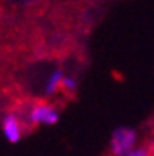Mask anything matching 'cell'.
<instances>
[{"label": "cell", "mask_w": 154, "mask_h": 156, "mask_svg": "<svg viewBox=\"0 0 154 156\" xmlns=\"http://www.w3.org/2000/svg\"><path fill=\"white\" fill-rule=\"evenodd\" d=\"M24 122L28 125H33V127H50V125H55L59 122V109L52 102L40 101L26 109Z\"/></svg>", "instance_id": "obj_1"}, {"label": "cell", "mask_w": 154, "mask_h": 156, "mask_svg": "<svg viewBox=\"0 0 154 156\" xmlns=\"http://www.w3.org/2000/svg\"><path fill=\"white\" fill-rule=\"evenodd\" d=\"M138 144L137 130L132 127H118L113 130L109 139L111 156H127Z\"/></svg>", "instance_id": "obj_2"}, {"label": "cell", "mask_w": 154, "mask_h": 156, "mask_svg": "<svg viewBox=\"0 0 154 156\" xmlns=\"http://www.w3.org/2000/svg\"><path fill=\"white\" fill-rule=\"evenodd\" d=\"M23 132H24V125H23V118L16 113H7L4 120H2V135L7 142L17 144L23 139Z\"/></svg>", "instance_id": "obj_3"}, {"label": "cell", "mask_w": 154, "mask_h": 156, "mask_svg": "<svg viewBox=\"0 0 154 156\" xmlns=\"http://www.w3.org/2000/svg\"><path fill=\"white\" fill-rule=\"evenodd\" d=\"M66 76V73L62 71L61 68H54L52 71L47 75L44 83V94L47 97H52V95L62 92V80Z\"/></svg>", "instance_id": "obj_4"}, {"label": "cell", "mask_w": 154, "mask_h": 156, "mask_svg": "<svg viewBox=\"0 0 154 156\" xmlns=\"http://www.w3.org/2000/svg\"><path fill=\"white\" fill-rule=\"evenodd\" d=\"M76 89H78L76 78L71 76V75H66L64 80H62V92H64V94H75Z\"/></svg>", "instance_id": "obj_5"}, {"label": "cell", "mask_w": 154, "mask_h": 156, "mask_svg": "<svg viewBox=\"0 0 154 156\" xmlns=\"http://www.w3.org/2000/svg\"><path fill=\"white\" fill-rule=\"evenodd\" d=\"M127 156H152V153H151V147H149V146L137 144Z\"/></svg>", "instance_id": "obj_6"}, {"label": "cell", "mask_w": 154, "mask_h": 156, "mask_svg": "<svg viewBox=\"0 0 154 156\" xmlns=\"http://www.w3.org/2000/svg\"><path fill=\"white\" fill-rule=\"evenodd\" d=\"M149 147H151V153H152V156H154V137H152V140H151V144H149Z\"/></svg>", "instance_id": "obj_7"}]
</instances>
